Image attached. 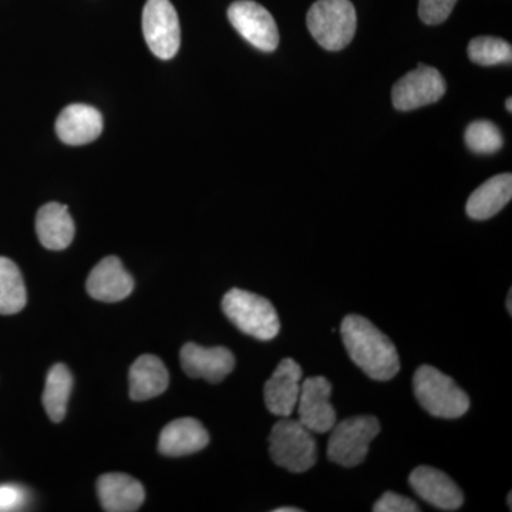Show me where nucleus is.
Masks as SVG:
<instances>
[{"label":"nucleus","instance_id":"ddd939ff","mask_svg":"<svg viewBox=\"0 0 512 512\" xmlns=\"http://www.w3.org/2000/svg\"><path fill=\"white\" fill-rule=\"evenodd\" d=\"M409 483L414 493L439 510L457 511L464 503V495L460 487L446 473L437 468L417 467L410 474Z\"/></svg>","mask_w":512,"mask_h":512},{"label":"nucleus","instance_id":"a211bd4d","mask_svg":"<svg viewBox=\"0 0 512 512\" xmlns=\"http://www.w3.org/2000/svg\"><path fill=\"white\" fill-rule=\"evenodd\" d=\"M36 232L43 247L62 251L73 242L74 222L66 205L49 202L37 212Z\"/></svg>","mask_w":512,"mask_h":512},{"label":"nucleus","instance_id":"b1692460","mask_svg":"<svg viewBox=\"0 0 512 512\" xmlns=\"http://www.w3.org/2000/svg\"><path fill=\"white\" fill-rule=\"evenodd\" d=\"M464 137L468 148L478 154H493L504 144L503 134L491 121H474L467 127Z\"/></svg>","mask_w":512,"mask_h":512},{"label":"nucleus","instance_id":"393cba45","mask_svg":"<svg viewBox=\"0 0 512 512\" xmlns=\"http://www.w3.org/2000/svg\"><path fill=\"white\" fill-rule=\"evenodd\" d=\"M458 0H420L419 15L426 25H440L453 12Z\"/></svg>","mask_w":512,"mask_h":512},{"label":"nucleus","instance_id":"9d476101","mask_svg":"<svg viewBox=\"0 0 512 512\" xmlns=\"http://www.w3.org/2000/svg\"><path fill=\"white\" fill-rule=\"evenodd\" d=\"M332 384L326 377H308L299 394V421L312 433H328L336 424V410L330 403Z\"/></svg>","mask_w":512,"mask_h":512},{"label":"nucleus","instance_id":"39448f33","mask_svg":"<svg viewBox=\"0 0 512 512\" xmlns=\"http://www.w3.org/2000/svg\"><path fill=\"white\" fill-rule=\"evenodd\" d=\"M299 420L278 421L269 436V453L276 466L291 473H305L316 464V441Z\"/></svg>","mask_w":512,"mask_h":512},{"label":"nucleus","instance_id":"20e7f679","mask_svg":"<svg viewBox=\"0 0 512 512\" xmlns=\"http://www.w3.org/2000/svg\"><path fill=\"white\" fill-rule=\"evenodd\" d=\"M309 32L323 49H345L356 33V9L350 0H318L309 9Z\"/></svg>","mask_w":512,"mask_h":512},{"label":"nucleus","instance_id":"bb28decb","mask_svg":"<svg viewBox=\"0 0 512 512\" xmlns=\"http://www.w3.org/2000/svg\"><path fill=\"white\" fill-rule=\"evenodd\" d=\"M375 512H419V505L414 503L410 498L403 497V495L396 493H384L382 497L377 500Z\"/></svg>","mask_w":512,"mask_h":512},{"label":"nucleus","instance_id":"412c9836","mask_svg":"<svg viewBox=\"0 0 512 512\" xmlns=\"http://www.w3.org/2000/svg\"><path fill=\"white\" fill-rule=\"evenodd\" d=\"M72 387V373L62 363H57L47 373L43 406L53 423H60L66 417Z\"/></svg>","mask_w":512,"mask_h":512},{"label":"nucleus","instance_id":"4468645a","mask_svg":"<svg viewBox=\"0 0 512 512\" xmlns=\"http://www.w3.org/2000/svg\"><path fill=\"white\" fill-rule=\"evenodd\" d=\"M86 286L87 292L96 301L120 302L133 292L134 279L117 256H107L94 266Z\"/></svg>","mask_w":512,"mask_h":512},{"label":"nucleus","instance_id":"9b49d317","mask_svg":"<svg viewBox=\"0 0 512 512\" xmlns=\"http://www.w3.org/2000/svg\"><path fill=\"white\" fill-rule=\"evenodd\" d=\"M302 376V367L299 363L291 357L282 360L274 375L265 383L266 409L275 416H292L301 394Z\"/></svg>","mask_w":512,"mask_h":512},{"label":"nucleus","instance_id":"a878e982","mask_svg":"<svg viewBox=\"0 0 512 512\" xmlns=\"http://www.w3.org/2000/svg\"><path fill=\"white\" fill-rule=\"evenodd\" d=\"M28 503V491L20 485H0V512L19 511Z\"/></svg>","mask_w":512,"mask_h":512},{"label":"nucleus","instance_id":"f03ea898","mask_svg":"<svg viewBox=\"0 0 512 512\" xmlns=\"http://www.w3.org/2000/svg\"><path fill=\"white\" fill-rule=\"evenodd\" d=\"M414 396L431 416L458 419L470 409L467 393L433 366H421L413 377Z\"/></svg>","mask_w":512,"mask_h":512},{"label":"nucleus","instance_id":"1a4fd4ad","mask_svg":"<svg viewBox=\"0 0 512 512\" xmlns=\"http://www.w3.org/2000/svg\"><path fill=\"white\" fill-rule=\"evenodd\" d=\"M446 80L434 67L419 64L417 69L407 73L392 90L393 106L400 111L420 109L436 103L446 94Z\"/></svg>","mask_w":512,"mask_h":512},{"label":"nucleus","instance_id":"4be33fe9","mask_svg":"<svg viewBox=\"0 0 512 512\" xmlns=\"http://www.w3.org/2000/svg\"><path fill=\"white\" fill-rule=\"evenodd\" d=\"M28 301L25 281L18 265L0 256V315H15Z\"/></svg>","mask_w":512,"mask_h":512},{"label":"nucleus","instance_id":"f257e3e1","mask_svg":"<svg viewBox=\"0 0 512 512\" xmlns=\"http://www.w3.org/2000/svg\"><path fill=\"white\" fill-rule=\"evenodd\" d=\"M340 335L350 359L370 379L387 382L399 373L396 346L369 319L359 315L346 316L340 326Z\"/></svg>","mask_w":512,"mask_h":512},{"label":"nucleus","instance_id":"6e6552de","mask_svg":"<svg viewBox=\"0 0 512 512\" xmlns=\"http://www.w3.org/2000/svg\"><path fill=\"white\" fill-rule=\"evenodd\" d=\"M228 19L235 30L262 52H274L279 45V32L271 13L254 2L238 0L228 9Z\"/></svg>","mask_w":512,"mask_h":512},{"label":"nucleus","instance_id":"7ed1b4c3","mask_svg":"<svg viewBox=\"0 0 512 512\" xmlns=\"http://www.w3.org/2000/svg\"><path fill=\"white\" fill-rule=\"evenodd\" d=\"M222 311L242 333L258 340H272L281 330L278 313L268 299L244 289H231L222 299Z\"/></svg>","mask_w":512,"mask_h":512},{"label":"nucleus","instance_id":"6ab92c4d","mask_svg":"<svg viewBox=\"0 0 512 512\" xmlns=\"http://www.w3.org/2000/svg\"><path fill=\"white\" fill-rule=\"evenodd\" d=\"M128 380L131 399L134 402H146L167 390L170 375L160 357L143 355L131 366Z\"/></svg>","mask_w":512,"mask_h":512},{"label":"nucleus","instance_id":"aec40b11","mask_svg":"<svg viewBox=\"0 0 512 512\" xmlns=\"http://www.w3.org/2000/svg\"><path fill=\"white\" fill-rule=\"evenodd\" d=\"M512 198V175H495L481 184L467 201V215L473 220L483 221L498 214Z\"/></svg>","mask_w":512,"mask_h":512},{"label":"nucleus","instance_id":"c85d7f7f","mask_svg":"<svg viewBox=\"0 0 512 512\" xmlns=\"http://www.w3.org/2000/svg\"><path fill=\"white\" fill-rule=\"evenodd\" d=\"M507 309H508V313H510V315H512V291L508 292Z\"/></svg>","mask_w":512,"mask_h":512},{"label":"nucleus","instance_id":"0eeeda50","mask_svg":"<svg viewBox=\"0 0 512 512\" xmlns=\"http://www.w3.org/2000/svg\"><path fill=\"white\" fill-rule=\"evenodd\" d=\"M143 33L158 59L170 60L181 45L180 20L170 0H147L143 10Z\"/></svg>","mask_w":512,"mask_h":512},{"label":"nucleus","instance_id":"2eb2a0df","mask_svg":"<svg viewBox=\"0 0 512 512\" xmlns=\"http://www.w3.org/2000/svg\"><path fill=\"white\" fill-rule=\"evenodd\" d=\"M103 116L87 104H70L56 120V133L64 144L84 146L100 137Z\"/></svg>","mask_w":512,"mask_h":512},{"label":"nucleus","instance_id":"f8f14e48","mask_svg":"<svg viewBox=\"0 0 512 512\" xmlns=\"http://www.w3.org/2000/svg\"><path fill=\"white\" fill-rule=\"evenodd\" d=\"M180 359L185 375L210 383L222 382L235 367L234 353L224 346L204 348L197 343H185Z\"/></svg>","mask_w":512,"mask_h":512},{"label":"nucleus","instance_id":"dca6fc26","mask_svg":"<svg viewBox=\"0 0 512 512\" xmlns=\"http://www.w3.org/2000/svg\"><path fill=\"white\" fill-rule=\"evenodd\" d=\"M101 507L107 512L140 510L146 498L143 484L123 473L104 474L97 481Z\"/></svg>","mask_w":512,"mask_h":512},{"label":"nucleus","instance_id":"f3484780","mask_svg":"<svg viewBox=\"0 0 512 512\" xmlns=\"http://www.w3.org/2000/svg\"><path fill=\"white\" fill-rule=\"evenodd\" d=\"M210 443V434L200 421L184 417L164 427L158 450L167 457H183L198 453Z\"/></svg>","mask_w":512,"mask_h":512},{"label":"nucleus","instance_id":"c756f323","mask_svg":"<svg viewBox=\"0 0 512 512\" xmlns=\"http://www.w3.org/2000/svg\"><path fill=\"white\" fill-rule=\"evenodd\" d=\"M505 106H507V110L510 111V113H511V111H512V100H511V97H510V99L507 100V103H505Z\"/></svg>","mask_w":512,"mask_h":512},{"label":"nucleus","instance_id":"7c9ffc66","mask_svg":"<svg viewBox=\"0 0 512 512\" xmlns=\"http://www.w3.org/2000/svg\"><path fill=\"white\" fill-rule=\"evenodd\" d=\"M511 493L508 494V507H510V510H512V507H511Z\"/></svg>","mask_w":512,"mask_h":512},{"label":"nucleus","instance_id":"cd10ccee","mask_svg":"<svg viewBox=\"0 0 512 512\" xmlns=\"http://www.w3.org/2000/svg\"><path fill=\"white\" fill-rule=\"evenodd\" d=\"M301 508H293V507H279L274 510V512H301Z\"/></svg>","mask_w":512,"mask_h":512},{"label":"nucleus","instance_id":"5701e85b","mask_svg":"<svg viewBox=\"0 0 512 512\" xmlns=\"http://www.w3.org/2000/svg\"><path fill=\"white\" fill-rule=\"evenodd\" d=\"M468 56L481 66L511 63L512 47L500 37L480 36L471 40L468 45Z\"/></svg>","mask_w":512,"mask_h":512},{"label":"nucleus","instance_id":"423d86ee","mask_svg":"<svg viewBox=\"0 0 512 512\" xmlns=\"http://www.w3.org/2000/svg\"><path fill=\"white\" fill-rule=\"evenodd\" d=\"M382 430L373 416H355L333 426L328 444V457L342 467H356L365 461L370 443Z\"/></svg>","mask_w":512,"mask_h":512}]
</instances>
